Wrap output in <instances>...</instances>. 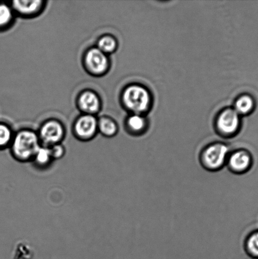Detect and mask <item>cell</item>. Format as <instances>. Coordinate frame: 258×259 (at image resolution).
<instances>
[{
	"instance_id": "cell-1",
	"label": "cell",
	"mask_w": 258,
	"mask_h": 259,
	"mask_svg": "<svg viewBox=\"0 0 258 259\" xmlns=\"http://www.w3.org/2000/svg\"><path fill=\"white\" fill-rule=\"evenodd\" d=\"M39 136L30 131L19 132L12 142V152L17 160L22 162L31 161L40 148Z\"/></svg>"
},
{
	"instance_id": "cell-2",
	"label": "cell",
	"mask_w": 258,
	"mask_h": 259,
	"mask_svg": "<svg viewBox=\"0 0 258 259\" xmlns=\"http://www.w3.org/2000/svg\"><path fill=\"white\" fill-rule=\"evenodd\" d=\"M124 105L133 114L142 115L150 108L151 103L150 93L140 85H131L123 91Z\"/></svg>"
},
{
	"instance_id": "cell-3",
	"label": "cell",
	"mask_w": 258,
	"mask_h": 259,
	"mask_svg": "<svg viewBox=\"0 0 258 259\" xmlns=\"http://www.w3.org/2000/svg\"><path fill=\"white\" fill-rule=\"evenodd\" d=\"M229 154V149L227 145L212 144L202 152L201 162L203 167L210 171H217L227 163Z\"/></svg>"
},
{
	"instance_id": "cell-4",
	"label": "cell",
	"mask_w": 258,
	"mask_h": 259,
	"mask_svg": "<svg viewBox=\"0 0 258 259\" xmlns=\"http://www.w3.org/2000/svg\"><path fill=\"white\" fill-rule=\"evenodd\" d=\"M240 124L239 115L234 109H226L220 113L217 118V128L220 134L231 137L238 131Z\"/></svg>"
},
{
	"instance_id": "cell-5",
	"label": "cell",
	"mask_w": 258,
	"mask_h": 259,
	"mask_svg": "<svg viewBox=\"0 0 258 259\" xmlns=\"http://www.w3.org/2000/svg\"><path fill=\"white\" fill-rule=\"evenodd\" d=\"M64 136V128L58 121L50 120L45 122L40 128L39 138L46 147L59 144Z\"/></svg>"
},
{
	"instance_id": "cell-6",
	"label": "cell",
	"mask_w": 258,
	"mask_h": 259,
	"mask_svg": "<svg viewBox=\"0 0 258 259\" xmlns=\"http://www.w3.org/2000/svg\"><path fill=\"white\" fill-rule=\"evenodd\" d=\"M85 63L87 70L94 75H101L108 69L109 60L107 55L97 48L87 51L85 57Z\"/></svg>"
},
{
	"instance_id": "cell-7",
	"label": "cell",
	"mask_w": 258,
	"mask_h": 259,
	"mask_svg": "<svg viewBox=\"0 0 258 259\" xmlns=\"http://www.w3.org/2000/svg\"><path fill=\"white\" fill-rule=\"evenodd\" d=\"M98 129V121L93 115H85L76 121L74 131L76 136L82 140H89L94 137Z\"/></svg>"
},
{
	"instance_id": "cell-8",
	"label": "cell",
	"mask_w": 258,
	"mask_h": 259,
	"mask_svg": "<svg viewBox=\"0 0 258 259\" xmlns=\"http://www.w3.org/2000/svg\"><path fill=\"white\" fill-rule=\"evenodd\" d=\"M251 158L247 152L244 151H237L230 154L227 159V163L232 172H244L248 168Z\"/></svg>"
},
{
	"instance_id": "cell-9",
	"label": "cell",
	"mask_w": 258,
	"mask_h": 259,
	"mask_svg": "<svg viewBox=\"0 0 258 259\" xmlns=\"http://www.w3.org/2000/svg\"><path fill=\"white\" fill-rule=\"evenodd\" d=\"M78 106L86 115H93L97 113L100 107L99 98L92 91H87L82 93L78 98Z\"/></svg>"
},
{
	"instance_id": "cell-10",
	"label": "cell",
	"mask_w": 258,
	"mask_h": 259,
	"mask_svg": "<svg viewBox=\"0 0 258 259\" xmlns=\"http://www.w3.org/2000/svg\"><path fill=\"white\" fill-rule=\"evenodd\" d=\"M42 2L39 1H15L12 7L15 11L23 15H32L39 11L42 5Z\"/></svg>"
},
{
	"instance_id": "cell-11",
	"label": "cell",
	"mask_w": 258,
	"mask_h": 259,
	"mask_svg": "<svg viewBox=\"0 0 258 259\" xmlns=\"http://www.w3.org/2000/svg\"><path fill=\"white\" fill-rule=\"evenodd\" d=\"M127 126L129 131L133 133H142L145 131L147 126V121L142 115L133 114L128 118Z\"/></svg>"
},
{
	"instance_id": "cell-12",
	"label": "cell",
	"mask_w": 258,
	"mask_h": 259,
	"mask_svg": "<svg viewBox=\"0 0 258 259\" xmlns=\"http://www.w3.org/2000/svg\"><path fill=\"white\" fill-rule=\"evenodd\" d=\"M98 129L106 137L115 136L118 132L117 124L109 118H102L98 121Z\"/></svg>"
},
{
	"instance_id": "cell-13",
	"label": "cell",
	"mask_w": 258,
	"mask_h": 259,
	"mask_svg": "<svg viewBox=\"0 0 258 259\" xmlns=\"http://www.w3.org/2000/svg\"><path fill=\"white\" fill-rule=\"evenodd\" d=\"M53 160L49 147L40 146L32 161L39 167L48 166Z\"/></svg>"
},
{
	"instance_id": "cell-14",
	"label": "cell",
	"mask_w": 258,
	"mask_h": 259,
	"mask_svg": "<svg viewBox=\"0 0 258 259\" xmlns=\"http://www.w3.org/2000/svg\"><path fill=\"white\" fill-rule=\"evenodd\" d=\"M253 107V101L249 96H242L237 99L236 103H235V108L234 110L236 111L239 115H244L249 113Z\"/></svg>"
},
{
	"instance_id": "cell-15",
	"label": "cell",
	"mask_w": 258,
	"mask_h": 259,
	"mask_svg": "<svg viewBox=\"0 0 258 259\" xmlns=\"http://www.w3.org/2000/svg\"><path fill=\"white\" fill-rule=\"evenodd\" d=\"M97 48L106 55L112 53L117 48V42L115 38L110 35H105L98 40Z\"/></svg>"
},
{
	"instance_id": "cell-16",
	"label": "cell",
	"mask_w": 258,
	"mask_h": 259,
	"mask_svg": "<svg viewBox=\"0 0 258 259\" xmlns=\"http://www.w3.org/2000/svg\"><path fill=\"white\" fill-rule=\"evenodd\" d=\"M12 142V134L9 126L0 124V149L5 148Z\"/></svg>"
},
{
	"instance_id": "cell-17",
	"label": "cell",
	"mask_w": 258,
	"mask_h": 259,
	"mask_svg": "<svg viewBox=\"0 0 258 259\" xmlns=\"http://www.w3.org/2000/svg\"><path fill=\"white\" fill-rule=\"evenodd\" d=\"M12 19V10L7 5H0V27L9 24Z\"/></svg>"
},
{
	"instance_id": "cell-18",
	"label": "cell",
	"mask_w": 258,
	"mask_h": 259,
	"mask_svg": "<svg viewBox=\"0 0 258 259\" xmlns=\"http://www.w3.org/2000/svg\"><path fill=\"white\" fill-rule=\"evenodd\" d=\"M247 249L249 253L255 256H258V232L254 233L250 237L247 243Z\"/></svg>"
},
{
	"instance_id": "cell-19",
	"label": "cell",
	"mask_w": 258,
	"mask_h": 259,
	"mask_svg": "<svg viewBox=\"0 0 258 259\" xmlns=\"http://www.w3.org/2000/svg\"><path fill=\"white\" fill-rule=\"evenodd\" d=\"M50 154H51L53 159H58L62 158L65 154V150L62 145L60 144L54 145L51 147H49Z\"/></svg>"
}]
</instances>
